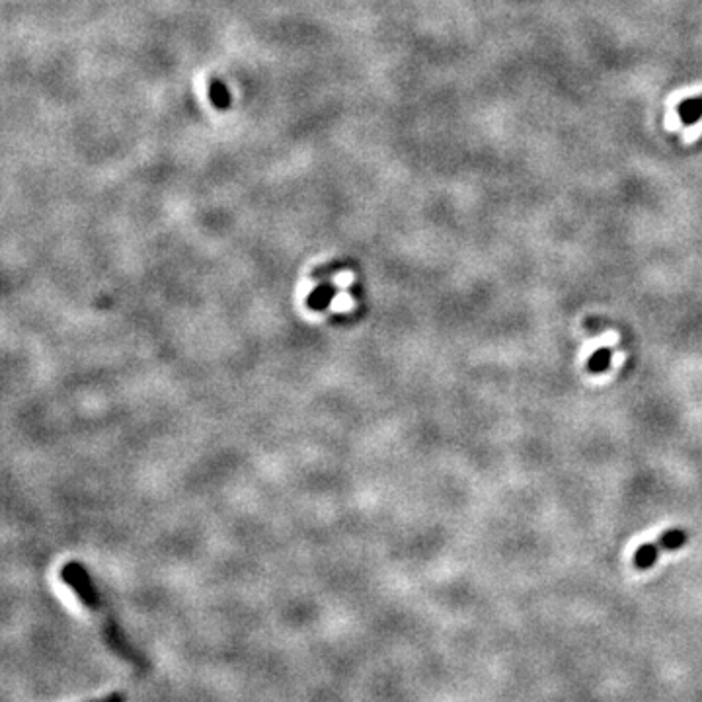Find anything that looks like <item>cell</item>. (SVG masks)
I'll list each match as a JSON object with an SVG mask.
<instances>
[{"label":"cell","instance_id":"cell-3","mask_svg":"<svg viewBox=\"0 0 702 702\" xmlns=\"http://www.w3.org/2000/svg\"><path fill=\"white\" fill-rule=\"evenodd\" d=\"M209 100H211V104L219 109V112H227L230 104H233V96H230L228 86L219 78H213L209 83Z\"/></svg>","mask_w":702,"mask_h":702},{"label":"cell","instance_id":"cell-1","mask_svg":"<svg viewBox=\"0 0 702 702\" xmlns=\"http://www.w3.org/2000/svg\"><path fill=\"white\" fill-rule=\"evenodd\" d=\"M61 579L63 584L73 591L76 599L83 603L90 613L98 617V625L102 628V634L106 642L114 651H117L119 656L125 658L127 661H132L135 666H143V656H139L133 646H129L127 638L124 636V632L119 630L117 623L114 620L109 609H106V603L100 594L96 584L92 581V576L88 574V570L78 564V562H68L67 566L61 570Z\"/></svg>","mask_w":702,"mask_h":702},{"label":"cell","instance_id":"cell-4","mask_svg":"<svg viewBox=\"0 0 702 702\" xmlns=\"http://www.w3.org/2000/svg\"><path fill=\"white\" fill-rule=\"evenodd\" d=\"M689 540V535L685 533L683 529H669L666 530L664 535L659 537V540L656 543L658 550H679Z\"/></svg>","mask_w":702,"mask_h":702},{"label":"cell","instance_id":"cell-7","mask_svg":"<svg viewBox=\"0 0 702 702\" xmlns=\"http://www.w3.org/2000/svg\"><path fill=\"white\" fill-rule=\"evenodd\" d=\"M88 702H125V695L124 693H109L102 698H94V700H88Z\"/></svg>","mask_w":702,"mask_h":702},{"label":"cell","instance_id":"cell-2","mask_svg":"<svg viewBox=\"0 0 702 702\" xmlns=\"http://www.w3.org/2000/svg\"><path fill=\"white\" fill-rule=\"evenodd\" d=\"M677 116L681 119V124L687 125V127L700 122L702 119V94L683 100V102L677 106Z\"/></svg>","mask_w":702,"mask_h":702},{"label":"cell","instance_id":"cell-6","mask_svg":"<svg viewBox=\"0 0 702 702\" xmlns=\"http://www.w3.org/2000/svg\"><path fill=\"white\" fill-rule=\"evenodd\" d=\"M610 357H613V351H610L609 347L597 349L595 354L591 355L589 361H587V371H589V373H594V375L605 373V371L610 367Z\"/></svg>","mask_w":702,"mask_h":702},{"label":"cell","instance_id":"cell-5","mask_svg":"<svg viewBox=\"0 0 702 702\" xmlns=\"http://www.w3.org/2000/svg\"><path fill=\"white\" fill-rule=\"evenodd\" d=\"M659 556V550L656 546V543H646L642 545L636 553H634V566L638 570H650L651 566L656 564V560Z\"/></svg>","mask_w":702,"mask_h":702}]
</instances>
